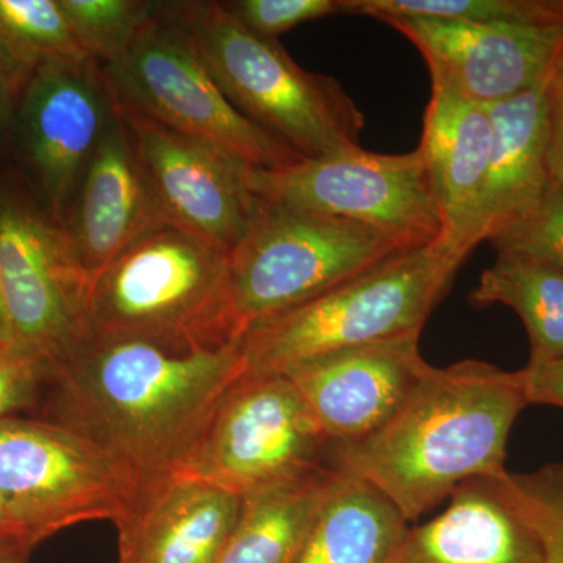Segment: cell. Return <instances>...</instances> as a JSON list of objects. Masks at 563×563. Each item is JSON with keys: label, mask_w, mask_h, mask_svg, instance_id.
<instances>
[{"label": "cell", "mask_w": 563, "mask_h": 563, "mask_svg": "<svg viewBox=\"0 0 563 563\" xmlns=\"http://www.w3.org/2000/svg\"><path fill=\"white\" fill-rule=\"evenodd\" d=\"M548 168L563 185V57L547 81Z\"/></svg>", "instance_id": "4dcf8cb0"}, {"label": "cell", "mask_w": 563, "mask_h": 563, "mask_svg": "<svg viewBox=\"0 0 563 563\" xmlns=\"http://www.w3.org/2000/svg\"><path fill=\"white\" fill-rule=\"evenodd\" d=\"M118 106L165 221L229 254L257 209L247 187L251 166L207 141Z\"/></svg>", "instance_id": "4fadbf2b"}, {"label": "cell", "mask_w": 563, "mask_h": 563, "mask_svg": "<svg viewBox=\"0 0 563 563\" xmlns=\"http://www.w3.org/2000/svg\"><path fill=\"white\" fill-rule=\"evenodd\" d=\"M344 473L324 466L243 496L217 563H296Z\"/></svg>", "instance_id": "44dd1931"}, {"label": "cell", "mask_w": 563, "mask_h": 563, "mask_svg": "<svg viewBox=\"0 0 563 563\" xmlns=\"http://www.w3.org/2000/svg\"><path fill=\"white\" fill-rule=\"evenodd\" d=\"M388 563H543V548L498 477L455 488L442 514L410 526Z\"/></svg>", "instance_id": "ac0fdd59"}, {"label": "cell", "mask_w": 563, "mask_h": 563, "mask_svg": "<svg viewBox=\"0 0 563 563\" xmlns=\"http://www.w3.org/2000/svg\"><path fill=\"white\" fill-rule=\"evenodd\" d=\"M87 58L58 0H0V70L16 99L41 69Z\"/></svg>", "instance_id": "cb8c5ba5"}, {"label": "cell", "mask_w": 563, "mask_h": 563, "mask_svg": "<svg viewBox=\"0 0 563 563\" xmlns=\"http://www.w3.org/2000/svg\"><path fill=\"white\" fill-rule=\"evenodd\" d=\"M244 373L236 344L173 350L81 336L52 363L38 418L95 444L136 496L180 472Z\"/></svg>", "instance_id": "6da1fadb"}, {"label": "cell", "mask_w": 563, "mask_h": 563, "mask_svg": "<svg viewBox=\"0 0 563 563\" xmlns=\"http://www.w3.org/2000/svg\"><path fill=\"white\" fill-rule=\"evenodd\" d=\"M409 528L379 492L344 474L296 563H388Z\"/></svg>", "instance_id": "7402d4cb"}, {"label": "cell", "mask_w": 563, "mask_h": 563, "mask_svg": "<svg viewBox=\"0 0 563 563\" xmlns=\"http://www.w3.org/2000/svg\"><path fill=\"white\" fill-rule=\"evenodd\" d=\"M247 187L258 201L362 222L420 244L437 242L443 232L420 147L377 154L358 146L285 168H250Z\"/></svg>", "instance_id": "30bf717a"}, {"label": "cell", "mask_w": 563, "mask_h": 563, "mask_svg": "<svg viewBox=\"0 0 563 563\" xmlns=\"http://www.w3.org/2000/svg\"><path fill=\"white\" fill-rule=\"evenodd\" d=\"M0 543L16 544V547H21L24 548V550L31 551L29 548H25L24 542H22L20 532H18V529L14 528L10 515L7 512L5 504H3L2 495H0Z\"/></svg>", "instance_id": "d6a6232c"}, {"label": "cell", "mask_w": 563, "mask_h": 563, "mask_svg": "<svg viewBox=\"0 0 563 563\" xmlns=\"http://www.w3.org/2000/svg\"><path fill=\"white\" fill-rule=\"evenodd\" d=\"M503 484L539 536L543 563H563V463L532 473L507 472Z\"/></svg>", "instance_id": "4316f807"}, {"label": "cell", "mask_w": 563, "mask_h": 563, "mask_svg": "<svg viewBox=\"0 0 563 563\" xmlns=\"http://www.w3.org/2000/svg\"><path fill=\"white\" fill-rule=\"evenodd\" d=\"M31 554L16 544L0 543V563H31Z\"/></svg>", "instance_id": "e575fe53"}, {"label": "cell", "mask_w": 563, "mask_h": 563, "mask_svg": "<svg viewBox=\"0 0 563 563\" xmlns=\"http://www.w3.org/2000/svg\"><path fill=\"white\" fill-rule=\"evenodd\" d=\"M5 340V306H3L2 291H0V343Z\"/></svg>", "instance_id": "d590c367"}, {"label": "cell", "mask_w": 563, "mask_h": 563, "mask_svg": "<svg viewBox=\"0 0 563 563\" xmlns=\"http://www.w3.org/2000/svg\"><path fill=\"white\" fill-rule=\"evenodd\" d=\"M420 246L362 222L257 199L243 239L228 254L214 346L236 344L257 322Z\"/></svg>", "instance_id": "277c9868"}, {"label": "cell", "mask_w": 563, "mask_h": 563, "mask_svg": "<svg viewBox=\"0 0 563 563\" xmlns=\"http://www.w3.org/2000/svg\"><path fill=\"white\" fill-rule=\"evenodd\" d=\"M493 136L487 106L432 87L418 147L428 163L442 210L439 242L465 255L474 250V228L490 165Z\"/></svg>", "instance_id": "d6986e66"}, {"label": "cell", "mask_w": 563, "mask_h": 563, "mask_svg": "<svg viewBox=\"0 0 563 563\" xmlns=\"http://www.w3.org/2000/svg\"><path fill=\"white\" fill-rule=\"evenodd\" d=\"M547 81L488 106L495 136L477 209L474 247L492 243L528 220L550 188Z\"/></svg>", "instance_id": "ffe728a7"}, {"label": "cell", "mask_w": 563, "mask_h": 563, "mask_svg": "<svg viewBox=\"0 0 563 563\" xmlns=\"http://www.w3.org/2000/svg\"><path fill=\"white\" fill-rule=\"evenodd\" d=\"M332 451L287 376L244 373L177 474L243 498L333 465Z\"/></svg>", "instance_id": "9c48e42d"}, {"label": "cell", "mask_w": 563, "mask_h": 563, "mask_svg": "<svg viewBox=\"0 0 563 563\" xmlns=\"http://www.w3.org/2000/svg\"><path fill=\"white\" fill-rule=\"evenodd\" d=\"M111 109L113 95L91 58L47 66L22 92L25 150L58 221L66 220Z\"/></svg>", "instance_id": "5bb4252c"}, {"label": "cell", "mask_w": 563, "mask_h": 563, "mask_svg": "<svg viewBox=\"0 0 563 563\" xmlns=\"http://www.w3.org/2000/svg\"><path fill=\"white\" fill-rule=\"evenodd\" d=\"M528 406L521 369L481 361L431 365L379 431L333 446V466L415 523L461 485L507 473V440Z\"/></svg>", "instance_id": "7a4b0ae2"}, {"label": "cell", "mask_w": 563, "mask_h": 563, "mask_svg": "<svg viewBox=\"0 0 563 563\" xmlns=\"http://www.w3.org/2000/svg\"><path fill=\"white\" fill-rule=\"evenodd\" d=\"M490 244L496 254L517 252L563 269V185L551 180L539 209Z\"/></svg>", "instance_id": "f1b7e54d"}, {"label": "cell", "mask_w": 563, "mask_h": 563, "mask_svg": "<svg viewBox=\"0 0 563 563\" xmlns=\"http://www.w3.org/2000/svg\"><path fill=\"white\" fill-rule=\"evenodd\" d=\"M0 495L25 548L55 533L131 509L135 490L84 437L33 417L0 420Z\"/></svg>", "instance_id": "52a82bcc"}, {"label": "cell", "mask_w": 563, "mask_h": 563, "mask_svg": "<svg viewBox=\"0 0 563 563\" xmlns=\"http://www.w3.org/2000/svg\"><path fill=\"white\" fill-rule=\"evenodd\" d=\"M420 51L432 87L493 106L542 85L563 57V27L385 14Z\"/></svg>", "instance_id": "7c38bea8"}, {"label": "cell", "mask_w": 563, "mask_h": 563, "mask_svg": "<svg viewBox=\"0 0 563 563\" xmlns=\"http://www.w3.org/2000/svg\"><path fill=\"white\" fill-rule=\"evenodd\" d=\"M52 362L10 343H0V420L38 412Z\"/></svg>", "instance_id": "f546056e"}, {"label": "cell", "mask_w": 563, "mask_h": 563, "mask_svg": "<svg viewBox=\"0 0 563 563\" xmlns=\"http://www.w3.org/2000/svg\"><path fill=\"white\" fill-rule=\"evenodd\" d=\"M242 496L173 474L144 488L118 521V563H217Z\"/></svg>", "instance_id": "e0dca14e"}, {"label": "cell", "mask_w": 563, "mask_h": 563, "mask_svg": "<svg viewBox=\"0 0 563 563\" xmlns=\"http://www.w3.org/2000/svg\"><path fill=\"white\" fill-rule=\"evenodd\" d=\"M354 14L563 27V0H354Z\"/></svg>", "instance_id": "d4e9b609"}, {"label": "cell", "mask_w": 563, "mask_h": 563, "mask_svg": "<svg viewBox=\"0 0 563 563\" xmlns=\"http://www.w3.org/2000/svg\"><path fill=\"white\" fill-rule=\"evenodd\" d=\"M431 365L420 335L332 352L284 374L333 446L366 439L391 420Z\"/></svg>", "instance_id": "9a60e30c"}, {"label": "cell", "mask_w": 563, "mask_h": 563, "mask_svg": "<svg viewBox=\"0 0 563 563\" xmlns=\"http://www.w3.org/2000/svg\"><path fill=\"white\" fill-rule=\"evenodd\" d=\"M158 16L181 33L243 117L303 158L361 146L365 117L342 85L301 68L279 41L247 31L224 2L161 3Z\"/></svg>", "instance_id": "3957f363"}, {"label": "cell", "mask_w": 563, "mask_h": 563, "mask_svg": "<svg viewBox=\"0 0 563 563\" xmlns=\"http://www.w3.org/2000/svg\"><path fill=\"white\" fill-rule=\"evenodd\" d=\"M466 257L437 240L257 322L236 343L246 373L287 374L332 352L420 335Z\"/></svg>", "instance_id": "5b68a950"}, {"label": "cell", "mask_w": 563, "mask_h": 563, "mask_svg": "<svg viewBox=\"0 0 563 563\" xmlns=\"http://www.w3.org/2000/svg\"><path fill=\"white\" fill-rule=\"evenodd\" d=\"M529 404H542L563 409V358L542 366L521 369Z\"/></svg>", "instance_id": "1f68e13d"}, {"label": "cell", "mask_w": 563, "mask_h": 563, "mask_svg": "<svg viewBox=\"0 0 563 563\" xmlns=\"http://www.w3.org/2000/svg\"><path fill=\"white\" fill-rule=\"evenodd\" d=\"M92 282L65 222L0 195V291L5 340L54 363L84 335Z\"/></svg>", "instance_id": "8fae6325"}, {"label": "cell", "mask_w": 563, "mask_h": 563, "mask_svg": "<svg viewBox=\"0 0 563 563\" xmlns=\"http://www.w3.org/2000/svg\"><path fill=\"white\" fill-rule=\"evenodd\" d=\"M224 5L247 31L268 40L306 22L352 14V0H233Z\"/></svg>", "instance_id": "83f0119b"}, {"label": "cell", "mask_w": 563, "mask_h": 563, "mask_svg": "<svg viewBox=\"0 0 563 563\" xmlns=\"http://www.w3.org/2000/svg\"><path fill=\"white\" fill-rule=\"evenodd\" d=\"M228 254L163 224L92 282L84 335L173 347L214 346Z\"/></svg>", "instance_id": "8992f818"}, {"label": "cell", "mask_w": 563, "mask_h": 563, "mask_svg": "<svg viewBox=\"0 0 563 563\" xmlns=\"http://www.w3.org/2000/svg\"><path fill=\"white\" fill-rule=\"evenodd\" d=\"M474 307H509L523 321L531 355L528 366L563 358V269L517 252L498 254L470 295Z\"/></svg>", "instance_id": "603a6c76"}, {"label": "cell", "mask_w": 563, "mask_h": 563, "mask_svg": "<svg viewBox=\"0 0 563 563\" xmlns=\"http://www.w3.org/2000/svg\"><path fill=\"white\" fill-rule=\"evenodd\" d=\"M18 101L13 90H11L9 80L3 76L0 70V136H2L3 129H5L7 120H9L10 107L13 102Z\"/></svg>", "instance_id": "836d02e7"}, {"label": "cell", "mask_w": 563, "mask_h": 563, "mask_svg": "<svg viewBox=\"0 0 563 563\" xmlns=\"http://www.w3.org/2000/svg\"><path fill=\"white\" fill-rule=\"evenodd\" d=\"M102 70L121 106L207 141L251 168L279 169L303 158L232 106L187 40L158 11L131 47Z\"/></svg>", "instance_id": "ba28073f"}, {"label": "cell", "mask_w": 563, "mask_h": 563, "mask_svg": "<svg viewBox=\"0 0 563 563\" xmlns=\"http://www.w3.org/2000/svg\"><path fill=\"white\" fill-rule=\"evenodd\" d=\"M70 31L92 62L110 65L131 47L161 3L141 0H58Z\"/></svg>", "instance_id": "484cf974"}, {"label": "cell", "mask_w": 563, "mask_h": 563, "mask_svg": "<svg viewBox=\"0 0 563 563\" xmlns=\"http://www.w3.org/2000/svg\"><path fill=\"white\" fill-rule=\"evenodd\" d=\"M163 224L168 222L113 96L109 121L81 176L65 225L85 272L95 282L136 240Z\"/></svg>", "instance_id": "2e32d148"}]
</instances>
